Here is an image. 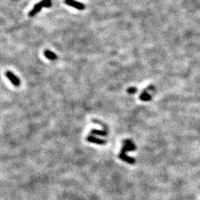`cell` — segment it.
<instances>
[{"mask_svg":"<svg viewBox=\"0 0 200 200\" xmlns=\"http://www.w3.org/2000/svg\"><path fill=\"white\" fill-rule=\"evenodd\" d=\"M155 89L154 86H149L146 89L143 91L142 93V94L140 95V100L144 101V102H147V101H150L152 98V96L148 93L149 91H154Z\"/></svg>","mask_w":200,"mask_h":200,"instance_id":"cell-3","label":"cell"},{"mask_svg":"<svg viewBox=\"0 0 200 200\" xmlns=\"http://www.w3.org/2000/svg\"><path fill=\"white\" fill-rule=\"evenodd\" d=\"M87 141L91 143H95L97 145H104L106 143V142L103 139H100L94 137L93 136H89L87 137Z\"/></svg>","mask_w":200,"mask_h":200,"instance_id":"cell-7","label":"cell"},{"mask_svg":"<svg viewBox=\"0 0 200 200\" xmlns=\"http://www.w3.org/2000/svg\"><path fill=\"white\" fill-rule=\"evenodd\" d=\"M123 143L124 145L123 147H122V149L121 151V152L122 153H126L127 151H132L136 149L134 144H133L132 141H131V140H125V141L123 142Z\"/></svg>","mask_w":200,"mask_h":200,"instance_id":"cell-4","label":"cell"},{"mask_svg":"<svg viewBox=\"0 0 200 200\" xmlns=\"http://www.w3.org/2000/svg\"><path fill=\"white\" fill-rule=\"evenodd\" d=\"M5 75H6L7 78L10 80V82H11L14 86H16V87H19V86L21 84L20 79L18 78L17 76L14 75V73H12L11 71H8L6 73H5Z\"/></svg>","mask_w":200,"mask_h":200,"instance_id":"cell-2","label":"cell"},{"mask_svg":"<svg viewBox=\"0 0 200 200\" xmlns=\"http://www.w3.org/2000/svg\"><path fill=\"white\" fill-rule=\"evenodd\" d=\"M50 6H51V2H50V0H42L40 2H39L38 4L36 5L35 6L33 7V8L29 12V17H33V16L36 15L43 7L50 8Z\"/></svg>","mask_w":200,"mask_h":200,"instance_id":"cell-1","label":"cell"},{"mask_svg":"<svg viewBox=\"0 0 200 200\" xmlns=\"http://www.w3.org/2000/svg\"><path fill=\"white\" fill-rule=\"evenodd\" d=\"M44 54L46 58L50 59V60H56V59H57V56L53 52L50 51V50H45Z\"/></svg>","mask_w":200,"mask_h":200,"instance_id":"cell-8","label":"cell"},{"mask_svg":"<svg viewBox=\"0 0 200 200\" xmlns=\"http://www.w3.org/2000/svg\"><path fill=\"white\" fill-rule=\"evenodd\" d=\"M127 91H128V93H136V91H137V88H129L128 90H127Z\"/></svg>","mask_w":200,"mask_h":200,"instance_id":"cell-10","label":"cell"},{"mask_svg":"<svg viewBox=\"0 0 200 200\" xmlns=\"http://www.w3.org/2000/svg\"><path fill=\"white\" fill-rule=\"evenodd\" d=\"M118 156L120 159L123 160V161H125V162H126V163H127L129 164H131V165H133V164H134V163H135L134 159L129 157L128 156H127V155L125 154V153L120 152V154H119Z\"/></svg>","mask_w":200,"mask_h":200,"instance_id":"cell-6","label":"cell"},{"mask_svg":"<svg viewBox=\"0 0 200 200\" xmlns=\"http://www.w3.org/2000/svg\"><path fill=\"white\" fill-rule=\"evenodd\" d=\"M91 134H96L102 136H108L107 132H105V131H98V130H92L91 131Z\"/></svg>","mask_w":200,"mask_h":200,"instance_id":"cell-9","label":"cell"},{"mask_svg":"<svg viewBox=\"0 0 200 200\" xmlns=\"http://www.w3.org/2000/svg\"><path fill=\"white\" fill-rule=\"evenodd\" d=\"M65 3L68 5L73 7V8L78 9V10H84L85 6L84 4L79 2L75 1V0H65Z\"/></svg>","mask_w":200,"mask_h":200,"instance_id":"cell-5","label":"cell"}]
</instances>
